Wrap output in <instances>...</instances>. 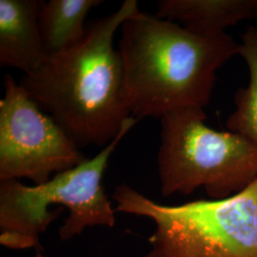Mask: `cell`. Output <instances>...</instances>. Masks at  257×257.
Returning a JSON list of instances; mask_svg holds the SVG:
<instances>
[{"label":"cell","instance_id":"obj_1","mask_svg":"<svg viewBox=\"0 0 257 257\" xmlns=\"http://www.w3.org/2000/svg\"><path fill=\"white\" fill-rule=\"evenodd\" d=\"M138 12L137 0H126L114 13L91 20L78 43L47 55L19 82L78 146L106 147L132 116L122 59L113 38Z\"/></svg>","mask_w":257,"mask_h":257},{"label":"cell","instance_id":"obj_2","mask_svg":"<svg viewBox=\"0 0 257 257\" xmlns=\"http://www.w3.org/2000/svg\"><path fill=\"white\" fill-rule=\"evenodd\" d=\"M121 29L125 95L136 119L211 102L217 70L239 54L228 34L200 35L143 12Z\"/></svg>","mask_w":257,"mask_h":257},{"label":"cell","instance_id":"obj_3","mask_svg":"<svg viewBox=\"0 0 257 257\" xmlns=\"http://www.w3.org/2000/svg\"><path fill=\"white\" fill-rule=\"evenodd\" d=\"M138 121L128 117L119 135L96 156L45 183L30 187L18 179L0 181L1 244L13 249H40V234L62 211H49L52 205H62L70 211L59 230L63 241L81 234L88 227L112 228L115 211L102 179L110 156Z\"/></svg>","mask_w":257,"mask_h":257},{"label":"cell","instance_id":"obj_4","mask_svg":"<svg viewBox=\"0 0 257 257\" xmlns=\"http://www.w3.org/2000/svg\"><path fill=\"white\" fill-rule=\"evenodd\" d=\"M111 197L114 211L155 222L146 257H257V179L230 197L177 206L156 203L127 184Z\"/></svg>","mask_w":257,"mask_h":257},{"label":"cell","instance_id":"obj_5","mask_svg":"<svg viewBox=\"0 0 257 257\" xmlns=\"http://www.w3.org/2000/svg\"><path fill=\"white\" fill-rule=\"evenodd\" d=\"M206 119L199 107L160 117L157 167L163 196L203 188L212 199H224L256 180L257 145L236 133L210 128Z\"/></svg>","mask_w":257,"mask_h":257},{"label":"cell","instance_id":"obj_6","mask_svg":"<svg viewBox=\"0 0 257 257\" xmlns=\"http://www.w3.org/2000/svg\"><path fill=\"white\" fill-rule=\"evenodd\" d=\"M0 100V181L28 178L45 183L87 158L63 128L43 113L11 74Z\"/></svg>","mask_w":257,"mask_h":257},{"label":"cell","instance_id":"obj_7","mask_svg":"<svg viewBox=\"0 0 257 257\" xmlns=\"http://www.w3.org/2000/svg\"><path fill=\"white\" fill-rule=\"evenodd\" d=\"M41 1L0 0V65L24 74L47 57L38 25Z\"/></svg>","mask_w":257,"mask_h":257},{"label":"cell","instance_id":"obj_8","mask_svg":"<svg viewBox=\"0 0 257 257\" xmlns=\"http://www.w3.org/2000/svg\"><path fill=\"white\" fill-rule=\"evenodd\" d=\"M256 16L257 0H161L156 15L207 36L224 34L225 29Z\"/></svg>","mask_w":257,"mask_h":257},{"label":"cell","instance_id":"obj_9","mask_svg":"<svg viewBox=\"0 0 257 257\" xmlns=\"http://www.w3.org/2000/svg\"><path fill=\"white\" fill-rule=\"evenodd\" d=\"M101 0H50L42 2L38 25L47 55H55L78 43L85 35V19Z\"/></svg>","mask_w":257,"mask_h":257},{"label":"cell","instance_id":"obj_10","mask_svg":"<svg viewBox=\"0 0 257 257\" xmlns=\"http://www.w3.org/2000/svg\"><path fill=\"white\" fill-rule=\"evenodd\" d=\"M246 61L249 82L237 90L234 96L235 110L226 122L227 128L248 138L257 145V29L249 26L242 36L239 54Z\"/></svg>","mask_w":257,"mask_h":257},{"label":"cell","instance_id":"obj_11","mask_svg":"<svg viewBox=\"0 0 257 257\" xmlns=\"http://www.w3.org/2000/svg\"><path fill=\"white\" fill-rule=\"evenodd\" d=\"M35 257H43V255H41V254H40V252H39V251H37V254H36V256Z\"/></svg>","mask_w":257,"mask_h":257}]
</instances>
